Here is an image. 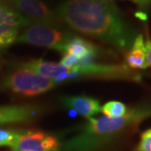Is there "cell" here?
Instances as JSON below:
<instances>
[{"label": "cell", "mask_w": 151, "mask_h": 151, "mask_svg": "<svg viewBox=\"0 0 151 151\" xmlns=\"http://www.w3.org/2000/svg\"><path fill=\"white\" fill-rule=\"evenodd\" d=\"M130 1L134 2L144 10L149 9L151 6V0H130Z\"/></svg>", "instance_id": "obj_17"}, {"label": "cell", "mask_w": 151, "mask_h": 151, "mask_svg": "<svg viewBox=\"0 0 151 151\" xmlns=\"http://www.w3.org/2000/svg\"><path fill=\"white\" fill-rule=\"evenodd\" d=\"M97 1L103 2V3H112V1H113V0H97Z\"/></svg>", "instance_id": "obj_20"}, {"label": "cell", "mask_w": 151, "mask_h": 151, "mask_svg": "<svg viewBox=\"0 0 151 151\" xmlns=\"http://www.w3.org/2000/svg\"><path fill=\"white\" fill-rule=\"evenodd\" d=\"M22 133L11 129H0V146L12 147Z\"/></svg>", "instance_id": "obj_14"}, {"label": "cell", "mask_w": 151, "mask_h": 151, "mask_svg": "<svg viewBox=\"0 0 151 151\" xmlns=\"http://www.w3.org/2000/svg\"><path fill=\"white\" fill-rule=\"evenodd\" d=\"M40 113V108L36 105L0 106V124L30 123Z\"/></svg>", "instance_id": "obj_9"}, {"label": "cell", "mask_w": 151, "mask_h": 151, "mask_svg": "<svg viewBox=\"0 0 151 151\" xmlns=\"http://www.w3.org/2000/svg\"><path fill=\"white\" fill-rule=\"evenodd\" d=\"M56 85L51 79L21 67L9 74L3 81L4 88L26 97L48 92Z\"/></svg>", "instance_id": "obj_3"}, {"label": "cell", "mask_w": 151, "mask_h": 151, "mask_svg": "<svg viewBox=\"0 0 151 151\" xmlns=\"http://www.w3.org/2000/svg\"><path fill=\"white\" fill-rule=\"evenodd\" d=\"M126 65L131 69H146L149 65L146 60L145 42L142 35L135 38L132 47L125 56Z\"/></svg>", "instance_id": "obj_12"}, {"label": "cell", "mask_w": 151, "mask_h": 151, "mask_svg": "<svg viewBox=\"0 0 151 151\" xmlns=\"http://www.w3.org/2000/svg\"><path fill=\"white\" fill-rule=\"evenodd\" d=\"M81 63V60L78 59L77 57H76L74 55L70 54H66L65 53L64 55V56L62 57V59L60 60V64L64 66H66V67H69V68H71V67H74L76 65H80Z\"/></svg>", "instance_id": "obj_16"}, {"label": "cell", "mask_w": 151, "mask_h": 151, "mask_svg": "<svg viewBox=\"0 0 151 151\" xmlns=\"http://www.w3.org/2000/svg\"><path fill=\"white\" fill-rule=\"evenodd\" d=\"M55 14L76 31L124 52L129 50L138 35L113 3L69 0L56 9Z\"/></svg>", "instance_id": "obj_1"}, {"label": "cell", "mask_w": 151, "mask_h": 151, "mask_svg": "<svg viewBox=\"0 0 151 151\" xmlns=\"http://www.w3.org/2000/svg\"><path fill=\"white\" fill-rule=\"evenodd\" d=\"M58 151H61V150H58Z\"/></svg>", "instance_id": "obj_21"}, {"label": "cell", "mask_w": 151, "mask_h": 151, "mask_svg": "<svg viewBox=\"0 0 151 151\" xmlns=\"http://www.w3.org/2000/svg\"><path fill=\"white\" fill-rule=\"evenodd\" d=\"M64 52L77 57L82 64L92 62L99 54V49L85 39L72 35L65 44Z\"/></svg>", "instance_id": "obj_11"}, {"label": "cell", "mask_w": 151, "mask_h": 151, "mask_svg": "<svg viewBox=\"0 0 151 151\" xmlns=\"http://www.w3.org/2000/svg\"><path fill=\"white\" fill-rule=\"evenodd\" d=\"M60 102L65 108H70L87 119H92L101 112L99 101L87 96H63Z\"/></svg>", "instance_id": "obj_10"}, {"label": "cell", "mask_w": 151, "mask_h": 151, "mask_svg": "<svg viewBox=\"0 0 151 151\" xmlns=\"http://www.w3.org/2000/svg\"><path fill=\"white\" fill-rule=\"evenodd\" d=\"M128 108L124 103L119 101H110L101 107V112L108 118L116 119L124 116L127 113Z\"/></svg>", "instance_id": "obj_13"}, {"label": "cell", "mask_w": 151, "mask_h": 151, "mask_svg": "<svg viewBox=\"0 0 151 151\" xmlns=\"http://www.w3.org/2000/svg\"><path fill=\"white\" fill-rule=\"evenodd\" d=\"M146 60L149 66H151V40L148 39L145 42Z\"/></svg>", "instance_id": "obj_18"}, {"label": "cell", "mask_w": 151, "mask_h": 151, "mask_svg": "<svg viewBox=\"0 0 151 151\" xmlns=\"http://www.w3.org/2000/svg\"><path fill=\"white\" fill-rule=\"evenodd\" d=\"M85 76L104 79H124L136 81H140L141 78L139 73L130 70L126 65H105L92 61L71 67L70 72L65 76L64 81Z\"/></svg>", "instance_id": "obj_5"}, {"label": "cell", "mask_w": 151, "mask_h": 151, "mask_svg": "<svg viewBox=\"0 0 151 151\" xmlns=\"http://www.w3.org/2000/svg\"><path fill=\"white\" fill-rule=\"evenodd\" d=\"M32 24L19 12L8 8L0 15V50L8 47L16 40L20 29Z\"/></svg>", "instance_id": "obj_8"}, {"label": "cell", "mask_w": 151, "mask_h": 151, "mask_svg": "<svg viewBox=\"0 0 151 151\" xmlns=\"http://www.w3.org/2000/svg\"><path fill=\"white\" fill-rule=\"evenodd\" d=\"M136 151H151V129L141 135V139Z\"/></svg>", "instance_id": "obj_15"}, {"label": "cell", "mask_w": 151, "mask_h": 151, "mask_svg": "<svg viewBox=\"0 0 151 151\" xmlns=\"http://www.w3.org/2000/svg\"><path fill=\"white\" fill-rule=\"evenodd\" d=\"M17 38V41L36 46L53 49L55 50L64 52L67 40L73 35L60 27L51 25L32 24Z\"/></svg>", "instance_id": "obj_4"}, {"label": "cell", "mask_w": 151, "mask_h": 151, "mask_svg": "<svg viewBox=\"0 0 151 151\" xmlns=\"http://www.w3.org/2000/svg\"><path fill=\"white\" fill-rule=\"evenodd\" d=\"M61 145L56 137L41 131L22 132L11 151H58Z\"/></svg>", "instance_id": "obj_7"}, {"label": "cell", "mask_w": 151, "mask_h": 151, "mask_svg": "<svg viewBox=\"0 0 151 151\" xmlns=\"http://www.w3.org/2000/svg\"><path fill=\"white\" fill-rule=\"evenodd\" d=\"M17 12L33 24L59 27L60 19L40 0H9Z\"/></svg>", "instance_id": "obj_6"}, {"label": "cell", "mask_w": 151, "mask_h": 151, "mask_svg": "<svg viewBox=\"0 0 151 151\" xmlns=\"http://www.w3.org/2000/svg\"><path fill=\"white\" fill-rule=\"evenodd\" d=\"M151 117V101L128 108L124 116L111 119L106 116L88 119L77 133L61 145V151H98L120 135L135 129Z\"/></svg>", "instance_id": "obj_2"}, {"label": "cell", "mask_w": 151, "mask_h": 151, "mask_svg": "<svg viewBox=\"0 0 151 151\" xmlns=\"http://www.w3.org/2000/svg\"><path fill=\"white\" fill-rule=\"evenodd\" d=\"M7 9H8V7H7L4 4H3L2 2H0V15H1Z\"/></svg>", "instance_id": "obj_19"}]
</instances>
